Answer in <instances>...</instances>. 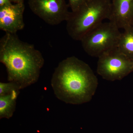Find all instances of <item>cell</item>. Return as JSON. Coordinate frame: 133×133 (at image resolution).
Returning <instances> with one entry per match:
<instances>
[{
    "instance_id": "cell-12",
    "label": "cell",
    "mask_w": 133,
    "mask_h": 133,
    "mask_svg": "<svg viewBox=\"0 0 133 133\" xmlns=\"http://www.w3.org/2000/svg\"><path fill=\"white\" fill-rule=\"evenodd\" d=\"M87 0H68L69 7L71 12H74L77 10Z\"/></svg>"
},
{
    "instance_id": "cell-11",
    "label": "cell",
    "mask_w": 133,
    "mask_h": 133,
    "mask_svg": "<svg viewBox=\"0 0 133 133\" xmlns=\"http://www.w3.org/2000/svg\"><path fill=\"white\" fill-rule=\"evenodd\" d=\"M16 89H19V87L12 82L0 83V96L5 95Z\"/></svg>"
},
{
    "instance_id": "cell-2",
    "label": "cell",
    "mask_w": 133,
    "mask_h": 133,
    "mask_svg": "<svg viewBox=\"0 0 133 133\" xmlns=\"http://www.w3.org/2000/svg\"><path fill=\"white\" fill-rule=\"evenodd\" d=\"M0 62L6 69L8 81L21 90L37 82L44 60L33 44L21 41L16 33H6L0 40Z\"/></svg>"
},
{
    "instance_id": "cell-15",
    "label": "cell",
    "mask_w": 133,
    "mask_h": 133,
    "mask_svg": "<svg viewBox=\"0 0 133 133\" xmlns=\"http://www.w3.org/2000/svg\"><path fill=\"white\" fill-rule=\"evenodd\" d=\"M131 28H132V29H133V23L132 25V27H131Z\"/></svg>"
},
{
    "instance_id": "cell-3",
    "label": "cell",
    "mask_w": 133,
    "mask_h": 133,
    "mask_svg": "<svg viewBox=\"0 0 133 133\" xmlns=\"http://www.w3.org/2000/svg\"><path fill=\"white\" fill-rule=\"evenodd\" d=\"M111 0H87L77 10L71 12L66 21V30L72 39L80 41L89 32L109 20Z\"/></svg>"
},
{
    "instance_id": "cell-8",
    "label": "cell",
    "mask_w": 133,
    "mask_h": 133,
    "mask_svg": "<svg viewBox=\"0 0 133 133\" xmlns=\"http://www.w3.org/2000/svg\"><path fill=\"white\" fill-rule=\"evenodd\" d=\"M109 21L119 29L130 28L133 23V0H112Z\"/></svg>"
},
{
    "instance_id": "cell-16",
    "label": "cell",
    "mask_w": 133,
    "mask_h": 133,
    "mask_svg": "<svg viewBox=\"0 0 133 133\" xmlns=\"http://www.w3.org/2000/svg\"><path fill=\"white\" fill-rule=\"evenodd\" d=\"M132 63H133V59H132Z\"/></svg>"
},
{
    "instance_id": "cell-14",
    "label": "cell",
    "mask_w": 133,
    "mask_h": 133,
    "mask_svg": "<svg viewBox=\"0 0 133 133\" xmlns=\"http://www.w3.org/2000/svg\"><path fill=\"white\" fill-rule=\"evenodd\" d=\"M12 2H14L15 3H24V0H10Z\"/></svg>"
},
{
    "instance_id": "cell-9",
    "label": "cell",
    "mask_w": 133,
    "mask_h": 133,
    "mask_svg": "<svg viewBox=\"0 0 133 133\" xmlns=\"http://www.w3.org/2000/svg\"><path fill=\"white\" fill-rule=\"evenodd\" d=\"M19 89L0 96V118L9 119L12 117L16 108V101L20 93Z\"/></svg>"
},
{
    "instance_id": "cell-7",
    "label": "cell",
    "mask_w": 133,
    "mask_h": 133,
    "mask_svg": "<svg viewBox=\"0 0 133 133\" xmlns=\"http://www.w3.org/2000/svg\"><path fill=\"white\" fill-rule=\"evenodd\" d=\"M24 3L0 7V29L6 33L15 34L24 28Z\"/></svg>"
},
{
    "instance_id": "cell-1",
    "label": "cell",
    "mask_w": 133,
    "mask_h": 133,
    "mask_svg": "<svg viewBox=\"0 0 133 133\" xmlns=\"http://www.w3.org/2000/svg\"><path fill=\"white\" fill-rule=\"evenodd\" d=\"M98 79L90 66L75 56L66 58L55 69L51 85L59 100L72 105L90 102L97 88Z\"/></svg>"
},
{
    "instance_id": "cell-5",
    "label": "cell",
    "mask_w": 133,
    "mask_h": 133,
    "mask_svg": "<svg viewBox=\"0 0 133 133\" xmlns=\"http://www.w3.org/2000/svg\"><path fill=\"white\" fill-rule=\"evenodd\" d=\"M98 58L97 72L108 81L121 80L133 71L132 59L121 53L117 48Z\"/></svg>"
},
{
    "instance_id": "cell-6",
    "label": "cell",
    "mask_w": 133,
    "mask_h": 133,
    "mask_svg": "<svg viewBox=\"0 0 133 133\" xmlns=\"http://www.w3.org/2000/svg\"><path fill=\"white\" fill-rule=\"evenodd\" d=\"M28 3L35 15L51 25L66 21L71 12L65 0H29Z\"/></svg>"
},
{
    "instance_id": "cell-4",
    "label": "cell",
    "mask_w": 133,
    "mask_h": 133,
    "mask_svg": "<svg viewBox=\"0 0 133 133\" xmlns=\"http://www.w3.org/2000/svg\"><path fill=\"white\" fill-rule=\"evenodd\" d=\"M121 33L114 23L109 21L102 22L93 29L80 42L83 49L88 55L98 58L117 48Z\"/></svg>"
},
{
    "instance_id": "cell-13",
    "label": "cell",
    "mask_w": 133,
    "mask_h": 133,
    "mask_svg": "<svg viewBox=\"0 0 133 133\" xmlns=\"http://www.w3.org/2000/svg\"><path fill=\"white\" fill-rule=\"evenodd\" d=\"M12 2L10 0H0V7L10 5Z\"/></svg>"
},
{
    "instance_id": "cell-10",
    "label": "cell",
    "mask_w": 133,
    "mask_h": 133,
    "mask_svg": "<svg viewBox=\"0 0 133 133\" xmlns=\"http://www.w3.org/2000/svg\"><path fill=\"white\" fill-rule=\"evenodd\" d=\"M117 49L121 53L133 59V29L132 28L122 33Z\"/></svg>"
}]
</instances>
